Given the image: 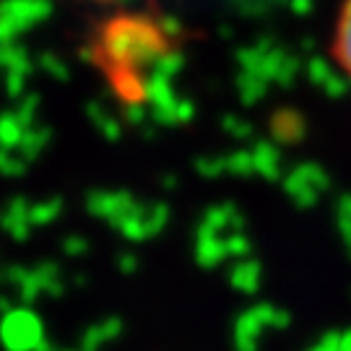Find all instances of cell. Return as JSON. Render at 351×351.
Masks as SVG:
<instances>
[{"label": "cell", "instance_id": "1", "mask_svg": "<svg viewBox=\"0 0 351 351\" xmlns=\"http://www.w3.org/2000/svg\"><path fill=\"white\" fill-rule=\"evenodd\" d=\"M333 55L343 65V71L351 75V0H346L341 8L336 37H333Z\"/></svg>", "mask_w": 351, "mask_h": 351}]
</instances>
